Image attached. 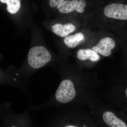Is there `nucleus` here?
Instances as JSON below:
<instances>
[{
  "label": "nucleus",
  "mask_w": 127,
  "mask_h": 127,
  "mask_svg": "<svg viewBox=\"0 0 127 127\" xmlns=\"http://www.w3.org/2000/svg\"><path fill=\"white\" fill-rule=\"evenodd\" d=\"M64 1H65V0H50V6L52 7H56Z\"/></svg>",
  "instance_id": "9b49d317"
},
{
  "label": "nucleus",
  "mask_w": 127,
  "mask_h": 127,
  "mask_svg": "<svg viewBox=\"0 0 127 127\" xmlns=\"http://www.w3.org/2000/svg\"><path fill=\"white\" fill-rule=\"evenodd\" d=\"M52 31L55 34L61 37L67 36L69 34L73 32L76 29L74 25L71 23L65 25L57 24L53 25L51 27Z\"/></svg>",
  "instance_id": "423d86ee"
},
{
  "label": "nucleus",
  "mask_w": 127,
  "mask_h": 127,
  "mask_svg": "<svg viewBox=\"0 0 127 127\" xmlns=\"http://www.w3.org/2000/svg\"><path fill=\"white\" fill-rule=\"evenodd\" d=\"M0 1L7 4V10L11 14H16L20 8V0H0Z\"/></svg>",
  "instance_id": "9d476101"
},
{
  "label": "nucleus",
  "mask_w": 127,
  "mask_h": 127,
  "mask_svg": "<svg viewBox=\"0 0 127 127\" xmlns=\"http://www.w3.org/2000/svg\"><path fill=\"white\" fill-rule=\"evenodd\" d=\"M104 15L109 18L119 20H127V5L112 3L104 10Z\"/></svg>",
  "instance_id": "7ed1b4c3"
},
{
  "label": "nucleus",
  "mask_w": 127,
  "mask_h": 127,
  "mask_svg": "<svg viewBox=\"0 0 127 127\" xmlns=\"http://www.w3.org/2000/svg\"><path fill=\"white\" fill-rule=\"evenodd\" d=\"M15 127V126H12V127Z\"/></svg>",
  "instance_id": "4468645a"
},
{
  "label": "nucleus",
  "mask_w": 127,
  "mask_h": 127,
  "mask_svg": "<svg viewBox=\"0 0 127 127\" xmlns=\"http://www.w3.org/2000/svg\"><path fill=\"white\" fill-rule=\"evenodd\" d=\"M103 119L105 123L110 127H127V124L111 112H104Z\"/></svg>",
  "instance_id": "0eeeda50"
},
{
  "label": "nucleus",
  "mask_w": 127,
  "mask_h": 127,
  "mask_svg": "<svg viewBox=\"0 0 127 127\" xmlns=\"http://www.w3.org/2000/svg\"><path fill=\"white\" fill-rule=\"evenodd\" d=\"M86 3L84 0H72V1H64L57 6V9L61 13L67 14L77 11L79 13H83L84 11V7Z\"/></svg>",
  "instance_id": "20e7f679"
},
{
  "label": "nucleus",
  "mask_w": 127,
  "mask_h": 127,
  "mask_svg": "<svg viewBox=\"0 0 127 127\" xmlns=\"http://www.w3.org/2000/svg\"><path fill=\"white\" fill-rule=\"evenodd\" d=\"M125 94H126V96H127V89H126V90H125Z\"/></svg>",
  "instance_id": "ddd939ff"
},
{
  "label": "nucleus",
  "mask_w": 127,
  "mask_h": 127,
  "mask_svg": "<svg viewBox=\"0 0 127 127\" xmlns=\"http://www.w3.org/2000/svg\"><path fill=\"white\" fill-rule=\"evenodd\" d=\"M84 39V35L81 32H78L72 35L67 36L64 38V43L70 48L77 46Z\"/></svg>",
  "instance_id": "1a4fd4ad"
},
{
  "label": "nucleus",
  "mask_w": 127,
  "mask_h": 127,
  "mask_svg": "<svg viewBox=\"0 0 127 127\" xmlns=\"http://www.w3.org/2000/svg\"><path fill=\"white\" fill-rule=\"evenodd\" d=\"M51 59V54L46 48L42 46H37L30 49L28 62L32 67L38 69L50 62Z\"/></svg>",
  "instance_id": "f257e3e1"
},
{
  "label": "nucleus",
  "mask_w": 127,
  "mask_h": 127,
  "mask_svg": "<svg viewBox=\"0 0 127 127\" xmlns=\"http://www.w3.org/2000/svg\"><path fill=\"white\" fill-rule=\"evenodd\" d=\"M115 46L116 42L113 39L106 37L100 40L96 45L93 47V50L104 56L107 57L111 55V51Z\"/></svg>",
  "instance_id": "39448f33"
},
{
  "label": "nucleus",
  "mask_w": 127,
  "mask_h": 127,
  "mask_svg": "<svg viewBox=\"0 0 127 127\" xmlns=\"http://www.w3.org/2000/svg\"><path fill=\"white\" fill-rule=\"evenodd\" d=\"M77 57L79 60L84 61L89 59L91 61L96 62L99 61L100 56L93 50L90 49H81L78 52Z\"/></svg>",
  "instance_id": "6e6552de"
},
{
  "label": "nucleus",
  "mask_w": 127,
  "mask_h": 127,
  "mask_svg": "<svg viewBox=\"0 0 127 127\" xmlns=\"http://www.w3.org/2000/svg\"><path fill=\"white\" fill-rule=\"evenodd\" d=\"M75 127V126H72V125H67V126H66V127Z\"/></svg>",
  "instance_id": "f8f14e48"
},
{
  "label": "nucleus",
  "mask_w": 127,
  "mask_h": 127,
  "mask_svg": "<svg viewBox=\"0 0 127 127\" xmlns=\"http://www.w3.org/2000/svg\"><path fill=\"white\" fill-rule=\"evenodd\" d=\"M76 95L74 84L68 79H65L60 83L56 93V98L59 102L66 103L72 101Z\"/></svg>",
  "instance_id": "f03ea898"
}]
</instances>
